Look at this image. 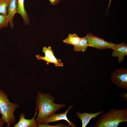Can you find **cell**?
<instances>
[{
	"mask_svg": "<svg viewBox=\"0 0 127 127\" xmlns=\"http://www.w3.org/2000/svg\"><path fill=\"white\" fill-rule=\"evenodd\" d=\"M55 98L48 93L38 92L36 105L39 113L36 120L38 124L42 123L45 119L61 108L66 106L64 104L54 103Z\"/></svg>",
	"mask_w": 127,
	"mask_h": 127,
	"instance_id": "1",
	"label": "cell"
},
{
	"mask_svg": "<svg viewBox=\"0 0 127 127\" xmlns=\"http://www.w3.org/2000/svg\"><path fill=\"white\" fill-rule=\"evenodd\" d=\"M122 122H127V109L112 108L101 115L94 127H117Z\"/></svg>",
	"mask_w": 127,
	"mask_h": 127,
	"instance_id": "2",
	"label": "cell"
},
{
	"mask_svg": "<svg viewBox=\"0 0 127 127\" xmlns=\"http://www.w3.org/2000/svg\"><path fill=\"white\" fill-rule=\"evenodd\" d=\"M18 107L17 104L11 102L7 94L0 89V114L2 116L0 119L7 124L6 127H10L16 123L14 112Z\"/></svg>",
	"mask_w": 127,
	"mask_h": 127,
	"instance_id": "3",
	"label": "cell"
},
{
	"mask_svg": "<svg viewBox=\"0 0 127 127\" xmlns=\"http://www.w3.org/2000/svg\"><path fill=\"white\" fill-rule=\"evenodd\" d=\"M112 83L119 88L127 89V71L123 69L116 70L111 75Z\"/></svg>",
	"mask_w": 127,
	"mask_h": 127,
	"instance_id": "4",
	"label": "cell"
},
{
	"mask_svg": "<svg viewBox=\"0 0 127 127\" xmlns=\"http://www.w3.org/2000/svg\"><path fill=\"white\" fill-rule=\"evenodd\" d=\"M86 36L88 39L89 46L99 50L106 48L112 49L115 45L113 43L107 41L91 33L87 34Z\"/></svg>",
	"mask_w": 127,
	"mask_h": 127,
	"instance_id": "5",
	"label": "cell"
},
{
	"mask_svg": "<svg viewBox=\"0 0 127 127\" xmlns=\"http://www.w3.org/2000/svg\"><path fill=\"white\" fill-rule=\"evenodd\" d=\"M73 107L72 105H71L68 107L65 111L64 113L56 114L55 113L53 114L43 121L42 123L48 124V123L58 121L64 120L67 121L71 127H76L75 125L72 122L70 121L67 117V114L69 110Z\"/></svg>",
	"mask_w": 127,
	"mask_h": 127,
	"instance_id": "6",
	"label": "cell"
},
{
	"mask_svg": "<svg viewBox=\"0 0 127 127\" xmlns=\"http://www.w3.org/2000/svg\"><path fill=\"white\" fill-rule=\"evenodd\" d=\"M33 117L31 119H26L25 118L24 113H21L20 115V120L18 122L14 125V127H38V123L35 118L38 114L36 107Z\"/></svg>",
	"mask_w": 127,
	"mask_h": 127,
	"instance_id": "7",
	"label": "cell"
},
{
	"mask_svg": "<svg viewBox=\"0 0 127 127\" xmlns=\"http://www.w3.org/2000/svg\"><path fill=\"white\" fill-rule=\"evenodd\" d=\"M114 51L112 54V56L117 57L119 63H121L127 54V44L124 43L115 44L112 48Z\"/></svg>",
	"mask_w": 127,
	"mask_h": 127,
	"instance_id": "8",
	"label": "cell"
},
{
	"mask_svg": "<svg viewBox=\"0 0 127 127\" xmlns=\"http://www.w3.org/2000/svg\"><path fill=\"white\" fill-rule=\"evenodd\" d=\"M103 112V110L99 111L95 113L86 112L80 113L78 111L76 113V115L82 121V127H85L89 123L91 119L92 118H95Z\"/></svg>",
	"mask_w": 127,
	"mask_h": 127,
	"instance_id": "9",
	"label": "cell"
},
{
	"mask_svg": "<svg viewBox=\"0 0 127 127\" xmlns=\"http://www.w3.org/2000/svg\"><path fill=\"white\" fill-rule=\"evenodd\" d=\"M17 12V0H10L8 8L7 16L8 20V23L11 28H14L13 20L15 14Z\"/></svg>",
	"mask_w": 127,
	"mask_h": 127,
	"instance_id": "10",
	"label": "cell"
},
{
	"mask_svg": "<svg viewBox=\"0 0 127 127\" xmlns=\"http://www.w3.org/2000/svg\"><path fill=\"white\" fill-rule=\"evenodd\" d=\"M36 56L38 60H41L46 61L47 65H48L50 63H52L56 67H63L64 66V64L62 62V60L57 58L54 55L46 57L42 56L38 54L36 55Z\"/></svg>",
	"mask_w": 127,
	"mask_h": 127,
	"instance_id": "11",
	"label": "cell"
},
{
	"mask_svg": "<svg viewBox=\"0 0 127 127\" xmlns=\"http://www.w3.org/2000/svg\"><path fill=\"white\" fill-rule=\"evenodd\" d=\"M17 12L22 16L25 25H28L30 24V21L27 12L24 8V0H17Z\"/></svg>",
	"mask_w": 127,
	"mask_h": 127,
	"instance_id": "12",
	"label": "cell"
},
{
	"mask_svg": "<svg viewBox=\"0 0 127 127\" xmlns=\"http://www.w3.org/2000/svg\"><path fill=\"white\" fill-rule=\"evenodd\" d=\"M89 46L87 39L86 36L81 38V39L78 44L74 46L73 50L75 51H82L84 52Z\"/></svg>",
	"mask_w": 127,
	"mask_h": 127,
	"instance_id": "13",
	"label": "cell"
},
{
	"mask_svg": "<svg viewBox=\"0 0 127 127\" xmlns=\"http://www.w3.org/2000/svg\"><path fill=\"white\" fill-rule=\"evenodd\" d=\"M81 39V38L78 36L76 34H70L68 37L63 40V42L75 46L77 45Z\"/></svg>",
	"mask_w": 127,
	"mask_h": 127,
	"instance_id": "14",
	"label": "cell"
},
{
	"mask_svg": "<svg viewBox=\"0 0 127 127\" xmlns=\"http://www.w3.org/2000/svg\"><path fill=\"white\" fill-rule=\"evenodd\" d=\"M10 0H0V13L6 16Z\"/></svg>",
	"mask_w": 127,
	"mask_h": 127,
	"instance_id": "15",
	"label": "cell"
},
{
	"mask_svg": "<svg viewBox=\"0 0 127 127\" xmlns=\"http://www.w3.org/2000/svg\"><path fill=\"white\" fill-rule=\"evenodd\" d=\"M8 24L7 16H5L0 13V30L3 28L7 27Z\"/></svg>",
	"mask_w": 127,
	"mask_h": 127,
	"instance_id": "16",
	"label": "cell"
},
{
	"mask_svg": "<svg viewBox=\"0 0 127 127\" xmlns=\"http://www.w3.org/2000/svg\"><path fill=\"white\" fill-rule=\"evenodd\" d=\"M71 126L69 124L66 125L62 123H60L55 125H50L45 123H39L38 127H70Z\"/></svg>",
	"mask_w": 127,
	"mask_h": 127,
	"instance_id": "17",
	"label": "cell"
},
{
	"mask_svg": "<svg viewBox=\"0 0 127 127\" xmlns=\"http://www.w3.org/2000/svg\"><path fill=\"white\" fill-rule=\"evenodd\" d=\"M42 51L44 53L45 56L48 57L54 55V52L50 46H49L48 47H44L43 48Z\"/></svg>",
	"mask_w": 127,
	"mask_h": 127,
	"instance_id": "18",
	"label": "cell"
},
{
	"mask_svg": "<svg viewBox=\"0 0 127 127\" xmlns=\"http://www.w3.org/2000/svg\"><path fill=\"white\" fill-rule=\"evenodd\" d=\"M121 96L125 101H127V92H122L121 95Z\"/></svg>",
	"mask_w": 127,
	"mask_h": 127,
	"instance_id": "19",
	"label": "cell"
},
{
	"mask_svg": "<svg viewBox=\"0 0 127 127\" xmlns=\"http://www.w3.org/2000/svg\"><path fill=\"white\" fill-rule=\"evenodd\" d=\"M50 2L51 4L53 5H56L60 3L61 0H48Z\"/></svg>",
	"mask_w": 127,
	"mask_h": 127,
	"instance_id": "20",
	"label": "cell"
},
{
	"mask_svg": "<svg viewBox=\"0 0 127 127\" xmlns=\"http://www.w3.org/2000/svg\"><path fill=\"white\" fill-rule=\"evenodd\" d=\"M111 0H109V4L108 5V7H109L110 5V3H111Z\"/></svg>",
	"mask_w": 127,
	"mask_h": 127,
	"instance_id": "21",
	"label": "cell"
}]
</instances>
